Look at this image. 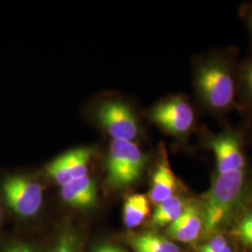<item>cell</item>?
I'll return each instance as SVG.
<instances>
[{"instance_id":"cell-3","label":"cell","mask_w":252,"mask_h":252,"mask_svg":"<svg viewBox=\"0 0 252 252\" xmlns=\"http://www.w3.org/2000/svg\"><path fill=\"white\" fill-rule=\"evenodd\" d=\"M147 156L132 141L112 140L107 160V182L113 189L126 188L138 180Z\"/></svg>"},{"instance_id":"cell-13","label":"cell","mask_w":252,"mask_h":252,"mask_svg":"<svg viewBox=\"0 0 252 252\" xmlns=\"http://www.w3.org/2000/svg\"><path fill=\"white\" fill-rule=\"evenodd\" d=\"M188 203L178 195H174L156 205L151 219L152 225L163 227L172 224L183 212Z\"/></svg>"},{"instance_id":"cell-9","label":"cell","mask_w":252,"mask_h":252,"mask_svg":"<svg viewBox=\"0 0 252 252\" xmlns=\"http://www.w3.org/2000/svg\"><path fill=\"white\" fill-rule=\"evenodd\" d=\"M203 226L202 212L197 206L188 203L181 215L167 227L166 233L170 239L181 243H191L198 238Z\"/></svg>"},{"instance_id":"cell-20","label":"cell","mask_w":252,"mask_h":252,"mask_svg":"<svg viewBox=\"0 0 252 252\" xmlns=\"http://www.w3.org/2000/svg\"><path fill=\"white\" fill-rule=\"evenodd\" d=\"M92 252H127L122 247L114 244L105 243L95 247Z\"/></svg>"},{"instance_id":"cell-2","label":"cell","mask_w":252,"mask_h":252,"mask_svg":"<svg viewBox=\"0 0 252 252\" xmlns=\"http://www.w3.org/2000/svg\"><path fill=\"white\" fill-rule=\"evenodd\" d=\"M195 87L202 102L211 109L222 111L234 100V81L228 63L220 58L200 63L195 71Z\"/></svg>"},{"instance_id":"cell-4","label":"cell","mask_w":252,"mask_h":252,"mask_svg":"<svg viewBox=\"0 0 252 252\" xmlns=\"http://www.w3.org/2000/svg\"><path fill=\"white\" fill-rule=\"evenodd\" d=\"M2 198L9 211L19 219L36 216L43 204L41 185L25 175H9L1 182Z\"/></svg>"},{"instance_id":"cell-11","label":"cell","mask_w":252,"mask_h":252,"mask_svg":"<svg viewBox=\"0 0 252 252\" xmlns=\"http://www.w3.org/2000/svg\"><path fill=\"white\" fill-rule=\"evenodd\" d=\"M177 187L178 180L172 171L169 163L167 160H162L153 173L149 200L156 206L174 196Z\"/></svg>"},{"instance_id":"cell-5","label":"cell","mask_w":252,"mask_h":252,"mask_svg":"<svg viewBox=\"0 0 252 252\" xmlns=\"http://www.w3.org/2000/svg\"><path fill=\"white\" fill-rule=\"evenodd\" d=\"M96 117L113 140L133 142L138 135L139 127L135 114L122 101L104 102L96 111Z\"/></svg>"},{"instance_id":"cell-17","label":"cell","mask_w":252,"mask_h":252,"mask_svg":"<svg viewBox=\"0 0 252 252\" xmlns=\"http://www.w3.org/2000/svg\"><path fill=\"white\" fill-rule=\"evenodd\" d=\"M0 252H36L35 248L23 240L13 239L7 241L2 246Z\"/></svg>"},{"instance_id":"cell-22","label":"cell","mask_w":252,"mask_h":252,"mask_svg":"<svg viewBox=\"0 0 252 252\" xmlns=\"http://www.w3.org/2000/svg\"><path fill=\"white\" fill-rule=\"evenodd\" d=\"M249 27H250L252 35V9L251 13H250V16H249Z\"/></svg>"},{"instance_id":"cell-12","label":"cell","mask_w":252,"mask_h":252,"mask_svg":"<svg viewBox=\"0 0 252 252\" xmlns=\"http://www.w3.org/2000/svg\"><path fill=\"white\" fill-rule=\"evenodd\" d=\"M127 242L134 252H180L170 238L153 232L130 234Z\"/></svg>"},{"instance_id":"cell-21","label":"cell","mask_w":252,"mask_h":252,"mask_svg":"<svg viewBox=\"0 0 252 252\" xmlns=\"http://www.w3.org/2000/svg\"><path fill=\"white\" fill-rule=\"evenodd\" d=\"M219 252H233V250H232V248L228 244L226 247H224L221 251H220Z\"/></svg>"},{"instance_id":"cell-18","label":"cell","mask_w":252,"mask_h":252,"mask_svg":"<svg viewBox=\"0 0 252 252\" xmlns=\"http://www.w3.org/2000/svg\"><path fill=\"white\" fill-rule=\"evenodd\" d=\"M228 245L225 237L222 235H215L207 243L202 246L199 252H219Z\"/></svg>"},{"instance_id":"cell-8","label":"cell","mask_w":252,"mask_h":252,"mask_svg":"<svg viewBox=\"0 0 252 252\" xmlns=\"http://www.w3.org/2000/svg\"><path fill=\"white\" fill-rule=\"evenodd\" d=\"M208 147L215 154L218 174L224 175L244 170L246 159L238 135L227 132L215 135L209 139Z\"/></svg>"},{"instance_id":"cell-15","label":"cell","mask_w":252,"mask_h":252,"mask_svg":"<svg viewBox=\"0 0 252 252\" xmlns=\"http://www.w3.org/2000/svg\"><path fill=\"white\" fill-rule=\"evenodd\" d=\"M51 252H81L78 235L72 230H63L58 234Z\"/></svg>"},{"instance_id":"cell-16","label":"cell","mask_w":252,"mask_h":252,"mask_svg":"<svg viewBox=\"0 0 252 252\" xmlns=\"http://www.w3.org/2000/svg\"><path fill=\"white\" fill-rule=\"evenodd\" d=\"M236 234L245 246L252 248V210L239 221L236 227Z\"/></svg>"},{"instance_id":"cell-7","label":"cell","mask_w":252,"mask_h":252,"mask_svg":"<svg viewBox=\"0 0 252 252\" xmlns=\"http://www.w3.org/2000/svg\"><path fill=\"white\" fill-rule=\"evenodd\" d=\"M94 150L80 148L63 153L50 162L46 171L57 184H64L87 177Z\"/></svg>"},{"instance_id":"cell-6","label":"cell","mask_w":252,"mask_h":252,"mask_svg":"<svg viewBox=\"0 0 252 252\" xmlns=\"http://www.w3.org/2000/svg\"><path fill=\"white\" fill-rule=\"evenodd\" d=\"M150 117L154 124L173 135L188 133L194 124V110L183 97L165 100L152 109Z\"/></svg>"},{"instance_id":"cell-1","label":"cell","mask_w":252,"mask_h":252,"mask_svg":"<svg viewBox=\"0 0 252 252\" xmlns=\"http://www.w3.org/2000/svg\"><path fill=\"white\" fill-rule=\"evenodd\" d=\"M245 172L218 174L207 192L203 207L204 227L212 233L233 213L243 194Z\"/></svg>"},{"instance_id":"cell-14","label":"cell","mask_w":252,"mask_h":252,"mask_svg":"<svg viewBox=\"0 0 252 252\" xmlns=\"http://www.w3.org/2000/svg\"><path fill=\"white\" fill-rule=\"evenodd\" d=\"M151 211L150 200L141 193H135L126 199L124 205V222L125 225L133 229L140 225Z\"/></svg>"},{"instance_id":"cell-19","label":"cell","mask_w":252,"mask_h":252,"mask_svg":"<svg viewBox=\"0 0 252 252\" xmlns=\"http://www.w3.org/2000/svg\"><path fill=\"white\" fill-rule=\"evenodd\" d=\"M244 91L247 94V96L252 100V62L247 65V67L244 69L243 76Z\"/></svg>"},{"instance_id":"cell-23","label":"cell","mask_w":252,"mask_h":252,"mask_svg":"<svg viewBox=\"0 0 252 252\" xmlns=\"http://www.w3.org/2000/svg\"><path fill=\"white\" fill-rule=\"evenodd\" d=\"M2 224H3V214H2V209L0 207V231H1V228H2Z\"/></svg>"},{"instance_id":"cell-10","label":"cell","mask_w":252,"mask_h":252,"mask_svg":"<svg viewBox=\"0 0 252 252\" xmlns=\"http://www.w3.org/2000/svg\"><path fill=\"white\" fill-rule=\"evenodd\" d=\"M60 194L65 204L76 208L88 209L97 203L96 184L88 176L61 186Z\"/></svg>"}]
</instances>
